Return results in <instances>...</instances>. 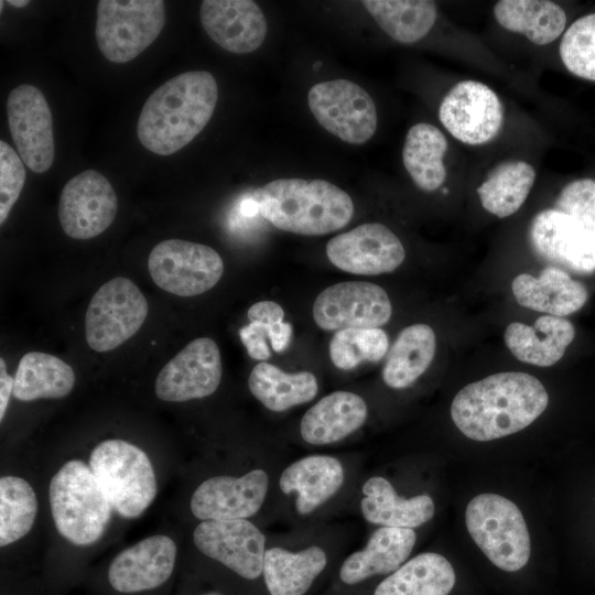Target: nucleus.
<instances>
[{
  "instance_id": "nucleus-29",
  "label": "nucleus",
  "mask_w": 595,
  "mask_h": 595,
  "mask_svg": "<svg viewBox=\"0 0 595 595\" xmlns=\"http://www.w3.org/2000/svg\"><path fill=\"white\" fill-rule=\"evenodd\" d=\"M493 12L501 28L541 46L555 41L566 24L564 10L548 0H501L496 2Z\"/></svg>"
},
{
  "instance_id": "nucleus-14",
  "label": "nucleus",
  "mask_w": 595,
  "mask_h": 595,
  "mask_svg": "<svg viewBox=\"0 0 595 595\" xmlns=\"http://www.w3.org/2000/svg\"><path fill=\"white\" fill-rule=\"evenodd\" d=\"M117 210L118 198L109 180L96 170H86L64 185L57 214L68 237L86 240L102 234Z\"/></svg>"
},
{
  "instance_id": "nucleus-21",
  "label": "nucleus",
  "mask_w": 595,
  "mask_h": 595,
  "mask_svg": "<svg viewBox=\"0 0 595 595\" xmlns=\"http://www.w3.org/2000/svg\"><path fill=\"white\" fill-rule=\"evenodd\" d=\"M199 19L208 36L234 54L259 48L268 31L262 10L251 0H204Z\"/></svg>"
},
{
  "instance_id": "nucleus-5",
  "label": "nucleus",
  "mask_w": 595,
  "mask_h": 595,
  "mask_svg": "<svg viewBox=\"0 0 595 595\" xmlns=\"http://www.w3.org/2000/svg\"><path fill=\"white\" fill-rule=\"evenodd\" d=\"M89 467L112 509L125 518L139 517L156 496V478L149 456L127 441L99 443L90 453Z\"/></svg>"
},
{
  "instance_id": "nucleus-15",
  "label": "nucleus",
  "mask_w": 595,
  "mask_h": 595,
  "mask_svg": "<svg viewBox=\"0 0 595 595\" xmlns=\"http://www.w3.org/2000/svg\"><path fill=\"white\" fill-rule=\"evenodd\" d=\"M221 375L217 344L208 337L196 338L163 366L155 379V394L169 402L205 398L217 390Z\"/></svg>"
},
{
  "instance_id": "nucleus-27",
  "label": "nucleus",
  "mask_w": 595,
  "mask_h": 595,
  "mask_svg": "<svg viewBox=\"0 0 595 595\" xmlns=\"http://www.w3.org/2000/svg\"><path fill=\"white\" fill-rule=\"evenodd\" d=\"M361 513L366 521L382 527L416 528L434 516V502L428 495L399 497L389 480L374 476L363 486Z\"/></svg>"
},
{
  "instance_id": "nucleus-25",
  "label": "nucleus",
  "mask_w": 595,
  "mask_h": 595,
  "mask_svg": "<svg viewBox=\"0 0 595 595\" xmlns=\"http://www.w3.org/2000/svg\"><path fill=\"white\" fill-rule=\"evenodd\" d=\"M415 540L416 534L410 528L377 529L363 550L344 561L339 570L340 580L353 585L374 575L394 572L411 554Z\"/></svg>"
},
{
  "instance_id": "nucleus-23",
  "label": "nucleus",
  "mask_w": 595,
  "mask_h": 595,
  "mask_svg": "<svg viewBox=\"0 0 595 595\" xmlns=\"http://www.w3.org/2000/svg\"><path fill=\"white\" fill-rule=\"evenodd\" d=\"M573 324L560 316L542 315L532 326L513 322L505 331V343L520 361L549 367L556 364L573 342Z\"/></svg>"
},
{
  "instance_id": "nucleus-16",
  "label": "nucleus",
  "mask_w": 595,
  "mask_h": 595,
  "mask_svg": "<svg viewBox=\"0 0 595 595\" xmlns=\"http://www.w3.org/2000/svg\"><path fill=\"white\" fill-rule=\"evenodd\" d=\"M193 541L203 554L244 578L255 580L262 573L266 538L249 520L202 521Z\"/></svg>"
},
{
  "instance_id": "nucleus-11",
  "label": "nucleus",
  "mask_w": 595,
  "mask_h": 595,
  "mask_svg": "<svg viewBox=\"0 0 595 595\" xmlns=\"http://www.w3.org/2000/svg\"><path fill=\"white\" fill-rule=\"evenodd\" d=\"M10 133L19 155L34 173L48 171L55 158L52 112L34 85L14 87L7 99Z\"/></svg>"
},
{
  "instance_id": "nucleus-7",
  "label": "nucleus",
  "mask_w": 595,
  "mask_h": 595,
  "mask_svg": "<svg viewBox=\"0 0 595 595\" xmlns=\"http://www.w3.org/2000/svg\"><path fill=\"white\" fill-rule=\"evenodd\" d=\"M164 24L162 0H100L95 26L98 48L112 63H128L156 40Z\"/></svg>"
},
{
  "instance_id": "nucleus-31",
  "label": "nucleus",
  "mask_w": 595,
  "mask_h": 595,
  "mask_svg": "<svg viewBox=\"0 0 595 595\" xmlns=\"http://www.w3.org/2000/svg\"><path fill=\"white\" fill-rule=\"evenodd\" d=\"M435 349V333L428 324L418 323L403 328L383 365L385 383L393 389L411 386L429 368Z\"/></svg>"
},
{
  "instance_id": "nucleus-17",
  "label": "nucleus",
  "mask_w": 595,
  "mask_h": 595,
  "mask_svg": "<svg viewBox=\"0 0 595 595\" xmlns=\"http://www.w3.org/2000/svg\"><path fill=\"white\" fill-rule=\"evenodd\" d=\"M326 256L345 272L376 275L396 270L405 250L386 225L368 223L333 237L326 245Z\"/></svg>"
},
{
  "instance_id": "nucleus-39",
  "label": "nucleus",
  "mask_w": 595,
  "mask_h": 595,
  "mask_svg": "<svg viewBox=\"0 0 595 595\" xmlns=\"http://www.w3.org/2000/svg\"><path fill=\"white\" fill-rule=\"evenodd\" d=\"M388 348L389 338L381 328H346L332 337L329 357L335 367L349 370L363 361H379Z\"/></svg>"
},
{
  "instance_id": "nucleus-26",
  "label": "nucleus",
  "mask_w": 595,
  "mask_h": 595,
  "mask_svg": "<svg viewBox=\"0 0 595 595\" xmlns=\"http://www.w3.org/2000/svg\"><path fill=\"white\" fill-rule=\"evenodd\" d=\"M344 483L342 463L328 455L305 456L289 465L279 486L284 494L295 493L296 511L309 515L327 501Z\"/></svg>"
},
{
  "instance_id": "nucleus-24",
  "label": "nucleus",
  "mask_w": 595,
  "mask_h": 595,
  "mask_svg": "<svg viewBox=\"0 0 595 595\" xmlns=\"http://www.w3.org/2000/svg\"><path fill=\"white\" fill-rule=\"evenodd\" d=\"M365 400L349 391H335L322 398L303 415L302 439L312 445L338 442L357 431L367 419Z\"/></svg>"
},
{
  "instance_id": "nucleus-10",
  "label": "nucleus",
  "mask_w": 595,
  "mask_h": 595,
  "mask_svg": "<svg viewBox=\"0 0 595 595\" xmlns=\"http://www.w3.org/2000/svg\"><path fill=\"white\" fill-rule=\"evenodd\" d=\"M307 104L316 121L329 133L350 144H363L376 132L377 109L371 96L358 84L334 79L313 85Z\"/></svg>"
},
{
  "instance_id": "nucleus-36",
  "label": "nucleus",
  "mask_w": 595,
  "mask_h": 595,
  "mask_svg": "<svg viewBox=\"0 0 595 595\" xmlns=\"http://www.w3.org/2000/svg\"><path fill=\"white\" fill-rule=\"evenodd\" d=\"M361 3L382 31L403 44L423 39L437 15L435 2L428 0H365Z\"/></svg>"
},
{
  "instance_id": "nucleus-20",
  "label": "nucleus",
  "mask_w": 595,
  "mask_h": 595,
  "mask_svg": "<svg viewBox=\"0 0 595 595\" xmlns=\"http://www.w3.org/2000/svg\"><path fill=\"white\" fill-rule=\"evenodd\" d=\"M175 560V542L167 536H151L113 558L108 581L116 591L126 594L153 589L171 576Z\"/></svg>"
},
{
  "instance_id": "nucleus-43",
  "label": "nucleus",
  "mask_w": 595,
  "mask_h": 595,
  "mask_svg": "<svg viewBox=\"0 0 595 595\" xmlns=\"http://www.w3.org/2000/svg\"><path fill=\"white\" fill-rule=\"evenodd\" d=\"M14 377L7 372L6 363L0 358V421L3 420L11 394H13Z\"/></svg>"
},
{
  "instance_id": "nucleus-42",
  "label": "nucleus",
  "mask_w": 595,
  "mask_h": 595,
  "mask_svg": "<svg viewBox=\"0 0 595 595\" xmlns=\"http://www.w3.org/2000/svg\"><path fill=\"white\" fill-rule=\"evenodd\" d=\"M23 160L6 141H0V224L3 225L18 201L24 182Z\"/></svg>"
},
{
  "instance_id": "nucleus-13",
  "label": "nucleus",
  "mask_w": 595,
  "mask_h": 595,
  "mask_svg": "<svg viewBox=\"0 0 595 595\" xmlns=\"http://www.w3.org/2000/svg\"><path fill=\"white\" fill-rule=\"evenodd\" d=\"M387 292L366 281H346L324 289L313 304V318L325 331L379 328L391 317Z\"/></svg>"
},
{
  "instance_id": "nucleus-34",
  "label": "nucleus",
  "mask_w": 595,
  "mask_h": 595,
  "mask_svg": "<svg viewBox=\"0 0 595 595\" xmlns=\"http://www.w3.org/2000/svg\"><path fill=\"white\" fill-rule=\"evenodd\" d=\"M248 387L251 394L273 412L306 403L318 391L316 377L312 372H285L266 361L253 367Z\"/></svg>"
},
{
  "instance_id": "nucleus-30",
  "label": "nucleus",
  "mask_w": 595,
  "mask_h": 595,
  "mask_svg": "<svg viewBox=\"0 0 595 595\" xmlns=\"http://www.w3.org/2000/svg\"><path fill=\"white\" fill-rule=\"evenodd\" d=\"M455 581L452 564L439 553L426 552L387 576L374 595H448Z\"/></svg>"
},
{
  "instance_id": "nucleus-28",
  "label": "nucleus",
  "mask_w": 595,
  "mask_h": 595,
  "mask_svg": "<svg viewBox=\"0 0 595 595\" xmlns=\"http://www.w3.org/2000/svg\"><path fill=\"white\" fill-rule=\"evenodd\" d=\"M326 563L325 552L316 545L299 552L273 547L264 552L262 574L270 595H304Z\"/></svg>"
},
{
  "instance_id": "nucleus-8",
  "label": "nucleus",
  "mask_w": 595,
  "mask_h": 595,
  "mask_svg": "<svg viewBox=\"0 0 595 595\" xmlns=\"http://www.w3.org/2000/svg\"><path fill=\"white\" fill-rule=\"evenodd\" d=\"M147 314L145 296L130 279H110L95 292L86 311L89 347L98 353L117 348L140 329Z\"/></svg>"
},
{
  "instance_id": "nucleus-4",
  "label": "nucleus",
  "mask_w": 595,
  "mask_h": 595,
  "mask_svg": "<svg viewBox=\"0 0 595 595\" xmlns=\"http://www.w3.org/2000/svg\"><path fill=\"white\" fill-rule=\"evenodd\" d=\"M48 497L56 530L66 540L89 545L104 534L112 506L89 465L66 462L52 477Z\"/></svg>"
},
{
  "instance_id": "nucleus-22",
  "label": "nucleus",
  "mask_w": 595,
  "mask_h": 595,
  "mask_svg": "<svg viewBox=\"0 0 595 595\" xmlns=\"http://www.w3.org/2000/svg\"><path fill=\"white\" fill-rule=\"evenodd\" d=\"M511 290L521 306L560 317L578 311L588 299L584 284L553 266L544 268L539 277L517 275Z\"/></svg>"
},
{
  "instance_id": "nucleus-40",
  "label": "nucleus",
  "mask_w": 595,
  "mask_h": 595,
  "mask_svg": "<svg viewBox=\"0 0 595 595\" xmlns=\"http://www.w3.org/2000/svg\"><path fill=\"white\" fill-rule=\"evenodd\" d=\"M559 52L570 73L595 82V13L583 15L569 26Z\"/></svg>"
},
{
  "instance_id": "nucleus-9",
  "label": "nucleus",
  "mask_w": 595,
  "mask_h": 595,
  "mask_svg": "<svg viewBox=\"0 0 595 595\" xmlns=\"http://www.w3.org/2000/svg\"><path fill=\"white\" fill-rule=\"evenodd\" d=\"M148 270L162 290L178 296H194L216 285L223 275L224 262L209 246L167 239L151 250Z\"/></svg>"
},
{
  "instance_id": "nucleus-19",
  "label": "nucleus",
  "mask_w": 595,
  "mask_h": 595,
  "mask_svg": "<svg viewBox=\"0 0 595 595\" xmlns=\"http://www.w3.org/2000/svg\"><path fill=\"white\" fill-rule=\"evenodd\" d=\"M268 487V474L260 468L240 477L214 476L193 493L191 511L202 521L246 519L261 508Z\"/></svg>"
},
{
  "instance_id": "nucleus-44",
  "label": "nucleus",
  "mask_w": 595,
  "mask_h": 595,
  "mask_svg": "<svg viewBox=\"0 0 595 595\" xmlns=\"http://www.w3.org/2000/svg\"><path fill=\"white\" fill-rule=\"evenodd\" d=\"M6 3H9L15 8H23V7H26L30 1L29 0H9V1H6Z\"/></svg>"
},
{
  "instance_id": "nucleus-2",
  "label": "nucleus",
  "mask_w": 595,
  "mask_h": 595,
  "mask_svg": "<svg viewBox=\"0 0 595 595\" xmlns=\"http://www.w3.org/2000/svg\"><path fill=\"white\" fill-rule=\"evenodd\" d=\"M218 99L215 77L206 71L178 74L145 100L137 122L140 143L158 155L187 145L210 120Z\"/></svg>"
},
{
  "instance_id": "nucleus-3",
  "label": "nucleus",
  "mask_w": 595,
  "mask_h": 595,
  "mask_svg": "<svg viewBox=\"0 0 595 595\" xmlns=\"http://www.w3.org/2000/svg\"><path fill=\"white\" fill-rule=\"evenodd\" d=\"M260 213L275 228L320 236L345 227L354 214L351 197L325 180L278 178L257 191Z\"/></svg>"
},
{
  "instance_id": "nucleus-18",
  "label": "nucleus",
  "mask_w": 595,
  "mask_h": 595,
  "mask_svg": "<svg viewBox=\"0 0 595 595\" xmlns=\"http://www.w3.org/2000/svg\"><path fill=\"white\" fill-rule=\"evenodd\" d=\"M529 240L542 260L575 273L595 271V239L573 217L543 209L531 220Z\"/></svg>"
},
{
  "instance_id": "nucleus-1",
  "label": "nucleus",
  "mask_w": 595,
  "mask_h": 595,
  "mask_svg": "<svg viewBox=\"0 0 595 595\" xmlns=\"http://www.w3.org/2000/svg\"><path fill=\"white\" fill-rule=\"evenodd\" d=\"M548 402V392L534 376L499 372L462 388L452 401L451 416L465 436L485 442L523 430Z\"/></svg>"
},
{
  "instance_id": "nucleus-37",
  "label": "nucleus",
  "mask_w": 595,
  "mask_h": 595,
  "mask_svg": "<svg viewBox=\"0 0 595 595\" xmlns=\"http://www.w3.org/2000/svg\"><path fill=\"white\" fill-rule=\"evenodd\" d=\"M247 316L249 324L240 328L239 336L251 358L264 361L270 357L268 340L277 353L289 347L293 328L284 322V311L280 304L273 301L257 302L249 307Z\"/></svg>"
},
{
  "instance_id": "nucleus-38",
  "label": "nucleus",
  "mask_w": 595,
  "mask_h": 595,
  "mask_svg": "<svg viewBox=\"0 0 595 595\" xmlns=\"http://www.w3.org/2000/svg\"><path fill=\"white\" fill-rule=\"evenodd\" d=\"M37 515L32 486L18 476L0 479V545L6 547L29 533Z\"/></svg>"
},
{
  "instance_id": "nucleus-45",
  "label": "nucleus",
  "mask_w": 595,
  "mask_h": 595,
  "mask_svg": "<svg viewBox=\"0 0 595 595\" xmlns=\"http://www.w3.org/2000/svg\"><path fill=\"white\" fill-rule=\"evenodd\" d=\"M206 595H218V594H215V593H210V594H206Z\"/></svg>"
},
{
  "instance_id": "nucleus-33",
  "label": "nucleus",
  "mask_w": 595,
  "mask_h": 595,
  "mask_svg": "<svg viewBox=\"0 0 595 595\" xmlns=\"http://www.w3.org/2000/svg\"><path fill=\"white\" fill-rule=\"evenodd\" d=\"M447 140L435 126L419 122L405 136L402 162L415 185L424 192H434L446 178L444 156Z\"/></svg>"
},
{
  "instance_id": "nucleus-35",
  "label": "nucleus",
  "mask_w": 595,
  "mask_h": 595,
  "mask_svg": "<svg viewBox=\"0 0 595 595\" xmlns=\"http://www.w3.org/2000/svg\"><path fill=\"white\" fill-rule=\"evenodd\" d=\"M536 181L534 167L521 160L496 165L478 186L482 206L490 214L505 218L515 214L527 199Z\"/></svg>"
},
{
  "instance_id": "nucleus-6",
  "label": "nucleus",
  "mask_w": 595,
  "mask_h": 595,
  "mask_svg": "<svg viewBox=\"0 0 595 595\" xmlns=\"http://www.w3.org/2000/svg\"><path fill=\"white\" fill-rule=\"evenodd\" d=\"M465 523L472 539L497 567L516 572L528 563V528L511 500L491 493L477 495L466 507Z\"/></svg>"
},
{
  "instance_id": "nucleus-41",
  "label": "nucleus",
  "mask_w": 595,
  "mask_h": 595,
  "mask_svg": "<svg viewBox=\"0 0 595 595\" xmlns=\"http://www.w3.org/2000/svg\"><path fill=\"white\" fill-rule=\"evenodd\" d=\"M554 208L573 217L595 239V180L580 178L566 184Z\"/></svg>"
},
{
  "instance_id": "nucleus-12",
  "label": "nucleus",
  "mask_w": 595,
  "mask_h": 595,
  "mask_svg": "<svg viewBox=\"0 0 595 595\" xmlns=\"http://www.w3.org/2000/svg\"><path fill=\"white\" fill-rule=\"evenodd\" d=\"M443 127L458 141L479 145L493 140L504 125V108L497 94L478 80L456 83L439 107Z\"/></svg>"
},
{
  "instance_id": "nucleus-32",
  "label": "nucleus",
  "mask_w": 595,
  "mask_h": 595,
  "mask_svg": "<svg viewBox=\"0 0 595 595\" xmlns=\"http://www.w3.org/2000/svg\"><path fill=\"white\" fill-rule=\"evenodd\" d=\"M74 385V370L64 360L50 354L29 351L19 361L13 397L21 401L60 399L66 397Z\"/></svg>"
}]
</instances>
